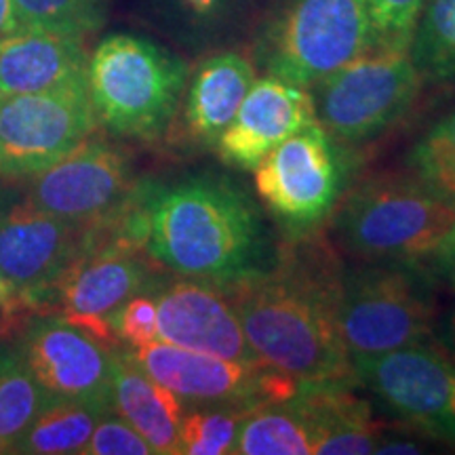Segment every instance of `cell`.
<instances>
[{
    "mask_svg": "<svg viewBox=\"0 0 455 455\" xmlns=\"http://www.w3.org/2000/svg\"><path fill=\"white\" fill-rule=\"evenodd\" d=\"M344 275L329 238L306 230L278 244L264 268L220 287L261 361L301 386H348L355 367L338 321Z\"/></svg>",
    "mask_w": 455,
    "mask_h": 455,
    "instance_id": "6da1fadb",
    "label": "cell"
},
{
    "mask_svg": "<svg viewBox=\"0 0 455 455\" xmlns=\"http://www.w3.org/2000/svg\"><path fill=\"white\" fill-rule=\"evenodd\" d=\"M133 215L148 255L178 276L224 284L268 264L258 207L221 175L138 188Z\"/></svg>",
    "mask_w": 455,
    "mask_h": 455,
    "instance_id": "7a4b0ae2",
    "label": "cell"
},
{
    "mask_svg": "<svg viewBox=\"0 0 455 455\" xmlns=\"http://www.w3.org/2000/svg\"><path fill=\"white\" fill-rule=\"evenodd\" d=\"M188 83V66L161 44L112 34L89 55L87 84L98 123L124 140L169 133Z\"/></svg>",
    "mask_w": 455,
    "mask_h": 455,
    "instance_id": "3957f363",
    "label": "cell"
},
{
    "mask_svg": "<svg viewBox=\"0 0 455 455\" xmlns=\"http://www.w3.org/2000/svg\"><path fill=\"white\" fill-rule=\"evenodd\" d=\"M338 247L363 261L430 259L455 224V204L413 175H375L335 204Z\"/></svg>",
    "mask_w": 455,
    "mask_h": 455,
    "instance_id": "277c9868",
    "label": "cell"
},
{
    "mask_svg": "<svg viewBox=\"0 0 455 455\" xmlns=\"http://www.w3.org/2000/svg\"><path fill=\"white\" fill-rule=\"evenodd\" d=\"M338 321L352 367L384 352L430 344L436 329L432 278L419 261H365L346 270Z\"/></svg>",
    "mask_w": 455,
    "mask_h": 455,
    "instance_id": "5b68a950",
    "label": "cell"
},
{
    "mask_svg": "<svg viewBox=\"0 0 455 455\" xmlns=\"http://www.w3.org/2000/svg\"><path fill=\"white\" fill-rule=\"evenodd\" d=\"M129 203L110 218L98 220L89 241L55 283L44 310L93 335L108 348L118 344L112 315L133 295L155 287L146 247L129 226Z\"/></svg>",
    "mask_w": 455,
    "mask_h": 455,
    "instance_id": "8992f818",
    "label": "cell"
},
{
    "mask_svg": "<svg viewBox=\"0 0 455 455\" xmlns=\"http://www.w3.org/2000/svg\"><path fill=\"white\" fill-rule=\"evenodd\" d=\"M369 49V0H283L255 57L268 76L310 89Z\"/></svg>",
    "mask_w": 455,
    "mask_h": 455,
    "instance_id": "52a82bcc",
    "label": "cell"
},
{
    "mask_svg": "<svg viewBox=\"0 0 455 455\" xmlns=\"http://www.w3.org/2000/svg\"><path fill=\"white\" fill-rule=\"evenodd\" d=\"M422 76L409 53L367 51L312 84L316 121L338 144L371 141L411 110Z\"/></svg>",
    "mask_w": 455,
    "mask_h": 455,
    "instance_id": "ba28073f",
    "label": "cell"
},
{
    "mask_svg": "<svg viewBox=\"0 0 455 455\" xmlns=\"http://www.w3.org/2000/svg\"><path fill=\"white\" fill-rule=\"evenodd\" d=\"M84 81L41 93L0 95V178L30 180L98 129Z\"/></svg>",
    "mask_w": 455,
    "mask_h": 455,
    "instance_id": "9c48e42d",
    "label": "cell"
},
{
    "mask_svg": "<svg viewBox=\"0 0 455 455\" xmlns=\"http://www.w3.org/2000/svg\"><path fill=\"white\" fill-rule=\"evenodd\" d=\"M346 163L338 141L315 121L283 140L253 169L255 192L289 230H315L341 198Z\"/></svg>",
    "mask_w": 455,
    "mask_h": 455,
    "instance_id": "30bf717a",
    "label": "cell"
},
{
    "mask_svg": "<svg viewBox=\"0 0 455 455\" xmlns=\"http://www.w3.org/2000/svg\"><path fill=\"white\" fill-rule=\"evenodd\" d=\"M133 361L181 401L258 409L298 395L301 384L264 361H232L155 339L127 348Z\"/></svg>",
    "mask_w": 455,
    "mask_h": 455,
    "instance_id": "8fae6325",
    "label": "cell"
},
{
    "mask_svg": "<svg viewBox=\"0 0 455 455\" xmlns=\"http://www.w3.org/2000/svg\"><path fill=\"white\" fill-rule=\"evenodd\" d=\"M93 224L55 218L26 196L0 209V276L21 308L44 310L55 283L87 244Z\"/></svg>",
    "mask_w": 455,
    "mask_h": 455,
    "instance_id": "7c38bea8",
    "label": "cell"
},
{
    "mask_svg": "<svg viewBox=\"0 0 455 455\" xmlns=\"http://www.w3.org/2000/svg\"><path fill=\"white\" fill-rule=\"evenodd\" d=\"M355 379L390 411L455 443V358L430 344L405 346L355 365Z\"/></svg>",
    "mask_w": 455,
    "mask_h": 455,
    "instance_id": "4fadbf2b",
    "label": "cell"
},
{
    "mask_svg": "<svg viewBox=\"0 0 455 455\" xmlns=\"http://www.w3.org/2000/svg\"><path fill=\"white\" fill-rule=\"evenodd\" d=\"M135 188L127 152L91 135L61 161L32 175L24 196L44 213L89 224L121 212Z\"/></svg>",
    "mask_w": 455,
    "mask_h": 455,
    "instance_id": "5bb4252c",
    "label": "cell"
},
{
    "mask_svg": "<svg viewBox=\"0 0 455 455\" xmlns=\"http://www.w3.org/2000/svg\"><path fill=\"white\" fill-rule=\"evenodd\" d=\"M36 382L49 396L112 411V348L57 315H38L15 338Z\"/></svg>",
    "mask_w": 455,
    "mask_h": 455,
    "instance_id": "9a60e30c",
    "label": "cell"
},
{
    "mask_svg": "<svg viewBox=\"0 0 455 455\" xmlns=\"http://www.w3.org/2000/svg\"><path fill=\"white\" fill-rule=\"evenodd\" d=\"M158 306V339L232 361H261L218 283L180 276L150 289Z\"/></svg>",
    "mask_w": 455,
    "mask_h": 455,
    "instance_id": "2e32d148",
    "label": "cell"
},
{
    "mask_svg": "<svg viewBox=\"0 0 455 455\" xmlns=\"http://www.w3.org/2000/svg\"><path fill=\"white\" fill-rule=\"evenodd\" d=\"M315 121V101L308 89L266 74L255 78L213 150L221 163L253 171L272 148Z\"/></svg>",
    "mask_w": 455,
    "mask_h": 455,
    "instance_id": "e0dca14e",
    "label": "cell"
},
{
    "mask_svg": "<svg viewBox=\"0 0 455 455\" xmlns=\"http://www.w3.org/2000/svg\"><path fill=\"white\" fill-rule=\"evenodd\" d=\"M253 83L255 68L244 55L221 51L207 57L186 83L169 131L190 150H213Z\"/></svg>",
    "mask_w": 455,
    "mask_h": 455,
    "instance_id": "ac0fdd59",
    "label": "cell"
},
{
    "mask_svg": "<svg viewBox=\"0 0 455 455\" xmlns=\"http://www.w3.org/2000/svg\"><path fill=\"white\" fill-rule=\"evenodd\" d=\"M87 64L83 38L20 28L0 36V95L41 93L84 81Z\"/></svg>",
    "mask_w": 455,
    "mask_h": 455,
    "instance_id": "d6986e66",
    "label": "cell"
},
{
    "mask_svg": "<svg viewBox=\"0 0 455 455\" xmlns=\"http://www.w3.org/2000/svg\"><path fill=\"white\" fill-rule=\"evenodd\" d=\"M112 411L133 426L155 453H180L181 398L146 373L127 350L112 356Z\"/></svg>",
    "mask_w": 455,
    "mask_h": 455,
    "instance_id": "ffe728a7",
    "label": "cell"
},
{
    "mask_svg": "<svg viewBox=\"0 0 455 455\" xmlns=\"http://www.w3.org/2000/svg\"><path fill=\"white\" fill-rule=\"evenodd\" d=\"M293 401L315 432V453H375L379 430L371 407L346 386H301Z\"/></svg>",
    "mask_w": 455,
    "mask_h": 455,
    "instance_id": "44dd1931",
    "label": "cell"
},
{
    "mask_svg": "<svg viewBox=\"0 0 455 455\" xmlns=\"http://www.w3.org/2000/svg\"><path fill=\"white\" fill-rule=\"evenodd\" d=\"M106 409L81 401L49 396L11 453L64 455L83 453Z\"/></svg>",
    "mask_w": 455,
    "mask_h": 455,
    "instance_id": "7402d4cb",
    "label": "cell"
},
{
    "mask_svg": "<svg viewBox=\"0 0 455 455\" xmlns=\"http://www.w3.org/2000/svg\"><path fill=\"white\" fill-rule=\"evenodd\" d=\"M232 453L238 455H312L315 432L308 419L289 401L251 409L238 424Z\"/></svg>",
    "mask_w": 455,
    "mask_h": 455,
    "instance_id": "603a6c76",
    "label": "cell"
},
{
    "mask_svg": "<svg viewBox=\"0 0 455 455\" xmlns=\"http://www.w3.org/2000/svg\"><path fill=\"white\" fill-rule=\"evenodd\" d=\"M47 401L15 341L0 339V453L13 451Z\"/></svg>",
    "mask_w": 455,
    "mask_h": 455,
    "instance_id": "cb8c5ba5",
    "label": "cell"
},
{
    "mask_svg": "<svg viewBox=\"0 0 455 455\" xmlns=\"http://www.w3.org/2000/svg\"><path fill=\"white\" fill-rule=\"evenodd\" d=\"M407 53L424 83L455 84V0L424 4Z\"/></svg>",
    "mask_w": 455,
    "mask_h": 455,
    "instance_id": "d4e9b609",
    "label": "cell"
},
{
    "mask_svg": "<svg viewBox=\"0 0 455 455\" xmlns=\"http://www.w3.org/2000/svg\"><path fill=\"white\" fill-rule=\"evenodd\" d=\"M407 171L435 195L455 204V108L411 146Z\"/></svg>",
    "mask_w": 455,
    "mask_h": 455,
    "instance_id": "484cf974",
    "label": "cell"
},
{
    "mask_svg": "<svg viewBox=\"0 0 455 455\" xmlns=\"http://www.w3.org/2000/svg\"><path fill=\"white\" fill-rule=\"evenodd\" d=\"M21 28L84 38L106 21L110 0H13Z\"/></svg>",
    "mask_w": 455,
    "mask_h": 455,
    "instance_id": "4316f807",
    "label": "cell"
},
{
    "mask_svg": "<svg viewBox=\"0 0 455 455\" xmlns=\"http://www.w3.org/2000/svg\"><path fill=\"white\" fill-rule=\"evenodd\" d=\"M247 413L249 409L228 405H198L190 413H184L180 426V453H232L238 424Z\"/></svg>",
    "mask_w": 455,
    "mask_h": 455,
    "instance_id": "83f0119b",
    "label": "cell"
},
{
    "mask_svg": "<svg viewBox=\"0 0 455 455\" xmlns=\"http://www.w3.org/2000/svg\"><path fill=\"white\" fill-rule=\"evenodd\" d=\"M428 0H369L371 49L407 53L413 28Z\"/></svg>",
    "mask_w": 455,
    "mask_h": 455,
    "instance_id": "f1b7e54d",
    "label": "cell"
},
{
    "mask_svg": "<svg viewBox=\"0 0 455 455\" xmlns=\"http://www.w3.org/2000/svg\"><path fill=\"white\" fill-rule=\"evenodd\" d=\"M112 329L118 344L140 348L158 339V306L150 291L129 298L112 315Z\"/></svg>",
    "mask_w": 455,
    "mask_h": 455,
    "instance_id": "f546056e",
    "label": "cell"
},
{
    "mask_svg": "<svg viewBox=\"0 0 455 455\" xmlns=\"http://www.w3.org/2000/svg\"><path fill=\"white\" fill-rule=\"evenodd\" d=\"M112 413V411H110ZM106 413L95 426L93 435L87 445H84L83 453L87 455H150L155 449L150 447L144 436L133 428L129 422L118 415L112 418Z\"/></svg>",
    "mask_w": 455,
    "mask_h": 455,
    "instance_id": "4dcf8cb0",
    "label": "cell"
},
{
    "mask_svg": "<svg viewBox=\"0 0 455 455\" xmlns=\"http://www.w3.org/2000/svg\"><path fill=\"white\" fill-rule=\"evenodd\" d=\"M171 4L186 28L209 36L224 32V28L241 13L243 0H171Z\"/></svg>",
    "mask_w": 455,
    "mask_h": 455,
    "instance_id": "1f68e13d",
    "label": "cell"
},
{
    "mask_svg": "<svg viewBox=\"0 0 455 455\" xmlns=\"http://www.w3.org/2000/svg\"><path fill=\"white\" fill-rule=\"evenodd\" d=\"M432 270L455 293V224L443 236L439 247L430 255Z\"/></svg>",
    "mask_w": 455,
    "mask_h": 455,
    "instance_id": "d6a6232c",
    "label": "cell"
},
{
    "mask_svg": "<svg viewBox=\"0 0 455 455\" xmlns=\"http://www.w3.org/2000/svg\"><path fill=\"white\" fill-rule=\"evenodd\" d=\"M24 310L17 301H0V339L17 327V312Z\"/></svg>",
    "mask_w": 455,
    "mask_h": 455,
    "instance_id": "836d02e7",
    "label": "cell"
},
{
    "mask_svg": "<svg viewBox=\"0 0 455 455\" xmlns=\"http://www.w3.org/2000/svg\"><path fill=\"white\" fill-rule=\"evenodd\" d=\"M20 20H17L13 0H0V36L20 30Z\"/></svg>",
    "mask_w": 455,
    "mask_h": 455,
    "instance_id": "e575fe53",
    "label": "cell"
},
{
    "mask_svg": "<svg viewBox=\"0 0 455 455\" xmlns=\"http://www.w3.org/2000/svg\"><path fill=\"white\" fill-rule=\"evenodd\" d=\"M424 449L418 445V443H413V441H395V439H390V441H384V439H379V443H378V447H375V453H422Z\"/></svg>",
    "mask_w": 455,
    "mask_h": 455,
    "instance_id": "d590c367",
    "label": "cell"
},
{
    "mask_svg": "<svg viewBox=\"0 0 455 455\" xmlns=\"http://www.w3.org/2000/svg\"><path fill=\"white\" fill-rule=\"evenodd\" d=\"M441 341L445 350L455 358V306L447 312V316L441 321Z\"/></svg>",
    "mask_w": 455,
    "mask_h": 455,
    "instance_id": "8d00e7d4",
    "label": "cell"
},
{
    "mask_svg": "<svg viewBox=\"0 0 455 455\" xmlns=\"http://www.w3.org/2000/svg\"><path fill=\"white\" fill-rule=\"evenodd\" d=\"M0 301H15L13 298H11V293H9L7 284H4V281H3V276H0Z\"/></svg>",
    "mask_w": 455,
    "mask_h": 455,
    "instance_id": "74e56055",
    "label": "cell"
}]
</instances>
